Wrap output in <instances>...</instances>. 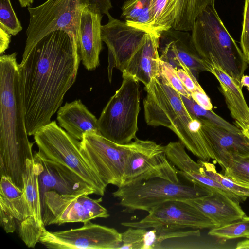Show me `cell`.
Instances as JSON below:
<instances>
[{
	"instance_id": "1",
	"label": "cell",
	"mask_w": 249,
	"mask_h": 249,
	"mask_svg": "<svg viewBox=\"0 0 249 249\" xmlns=\"http://www.w3.org/2000/svg\"><path fill=\"white\" fill-rule=\"evenodd\" d=\"M80 59L78 48L60 30L43 37L22 56L18 70L28 136L51 122L76 80Z\"/></svg>"
},
{
	"instance_id": "2",
	"label": "cell",
	"mask_w": 249,
	"mask_h": 249,
	"mask_svg": "<svg viewBox=\"0 0 249 249\" xmlns=\"http://www.w3.org/2000/svg\"><path fill=\"white\" fill-rule=\"evenodd\" d=\"M17 53L0 57V172L21 190L26 161L33 159L28 138Z\"/></svg>"
},
{
	"instance_id": "3",
	"label": "cell",
	"mask_w": 249,
	"mask_h": 249,
	"mask_svg": "<svg viewBox=\"0 0 249 249\" xmlns=\"http://www.w3.org/2000/svg\"><path fill=\"white\" fill-rule=\"evenodd\" d=\"M145 120L150 126L167 127L178 137L184 146L200 160H214L202 129L200 120L189 112L181 95L160 74L145 86Z\"/></svg>"
},
{
	"instance_id": "4",
	"label": "cell",
	"mask_w": 249,
	"mask_h": 249,
	"mask_svg": "<svg viewBox=\"0 0 249 249\" xmlns=\"http://www.w3.org/2000/svg\"><path fill=\"white\" fill-rule=\"evenodd\" d=\"M191 34L200 57L209 65L212 63L218 65L242 88L240 81L248 63L214 6H207L197 17Z\"/></svg>"
},
{
	"instance_id": "5",
	"label": "cell",
	"mask_w": 249,
	"mask_h": 249,
	"mask_svg": "<svg viewBox=\"0 0 249 249\" xmlns=\"http://www.w3.org/2000/svg\"><path fill=\"white\" fill-rule=\"evenodd\" d=\"M33 136L40 155L73 172L95 194L104 195L107 185L83 154L80 141L58 126L55 121L40 127Z\"/></svg>"
},
{
	"instance_id": "6",
	"label": "cell",
	"mask_w": 249,
	"mask_h": 249,
	"mask_svg": "<svg viewBox=\"0 0 249 249\" xmlns=\"http://www.w3.org/2000/svg\"><path fill=\"white\" fill-rule=\"evenodd\" d=\"M119 89L110 98L98 119L101 134L119 144L135 139L140 110L139 84L133 77L122 75Z\"/></svg>"
},
{
	"instance_id": "7",
	"label": "cell",
	"mask_w": 249,
	"mask_h": 249,
	"mask_svg": "<svg viewBox=\"0 0 249 249\" xmlns=\"http://www.w3.org/2000/svg\"><path fill=\"white\" fill-rule=\"evenodd\" d=\"M89 4V0H47L36 7H28L29 22L22 56L43 37L59 30L66 32L79 49L81 15Z\"/></svg>"
},
{
	"instance_id": "8",
	"label": "cell",
	"mask_w": 249,
	"mask_h": 249,
	"mask_svg": "<svg viewBox=\"0 0 249 249\" xmlns=\"http://www.w3.org/2000/svg\"><path fill=\"white\" fill-rule=\"evenodd\" d=\"M211 192L196 185L176 183L154 178L122 185L112 193L125 212L149 211L169 200H188L207 196Z\"/></svg>"
},
{
	"instance_id": "9",
	"label": "cell",
	"mask_w": 249,
	"mask_h": 249,
	"mask_svg": "<svg viewBox=\"0 0 249 249\" xmlns=\"http://www.w3.org/2000/svg\"><path fill=\"white\" fill-rule=\"evenodd\" d=\"M131 142L115 143L102 135L87 132L80 141V148L92 167L107 185L117 187L124 183V171Z\"/></svg>"
},
{
	"instance_id": "10",
	"label": "cell",
	"mask_w": 249,
	"mask_h": 249,
	"mask_svg": "<svg viewBox=\"0 0 249 249\" xmlns=\"http://www.w3.org/2000/svg\"><path fill=\"white\" fill-rule=\"evenodd\" d=\"M101 197L93 199L87 194L63 195L54 191L46 192L42 208L45 226L67 223H84L109 216L101 205Z\"/></svg>"
},
{
	"instance_id": "11",
	"label": "cell",
	"mask_w": 249,
	"mask_h": 249,
	"mask_svg": "<svg viewBox=\"0 0 249 249\" xmlns=\"http://www.w3.org/2000/svg\"><path fill=\"white\" fill-rule=\"evenodd\" d=\"M134 140L131 142L123 185L154 178L180 182L176 168L166 156L165 146L151 141Z\"/></svg>"
},
{
	"instance_id": "12",
	"label": "cell",
	"mask_w": 249,
	"mask_h": 249,
	"mask_svg": "<svg viewBox=\"0 0 249 249\" xmlns=\"http://www.w3.org/2000/svg\"><path fill=\"white\" fill-rule=\"evenodd\" d=\"M39 242L50 249H118L122 233L90 221L82 227L59 231H42Z\"/></svg>"
},
{
	"instance_id": "13",
	"label": "cell",
	"mask_w": 249,
	"mask_h": 249,
	"mask_svg": "<svg viewBox=\"0 0 249 249\" xmlns=\"http://www.w3.org/2000/svg\"><path fill=\"white\" fill-rule=\"evenodd\" d=\"M144 218L137 222H125V227L149 229L164 226L178 229H212L215 224L200 211L185 200H169L148 212Z\"/></svg>"
},
{
	"instance_id": "14",
	"label": "cell",
	"mask_w": 249,
	"mask_h": 249,
	"mask_svg": "<svg viewBox=\"0 0 249 249\" xmlns=\"http://www.w3.org/2000/svg\"><path fill=\"white\" fill-rule=\"evenodd\" d=\"M108 21L101 27L103 42L108 48V77L111 82L113 69L121 71L146 38L148 33L115 18L109 13Z\"/></svg>"
},
{
	"instance_id": "15",
	"label": "cell",
	"mask_w": 249,
	"mask_h": 249,
	"mask_svg": "<svg viewBox=\"0 0 249 249\" xmlns=\"http://www.w3.org/2000/svg\"><path fill=\"white\" fill-rule=\"evenodd\" d=\"M190 31L171 28L160 35L159 53L160 59L176 70L192 72L196 78L203 71L211 73V69L199 55L193 44Z\"/></svg>"
},
{
	"instance_id": "16",
	"label": "cell",
	"mask_w": 249,
	"mask_h": 249,
	"mask_svg": "<svg viewBox=\"0 0 249 249\" xmlns=\"http://www.w3.org/2000/svg\"><path fill=\"white\" fill-rule=\"evenodd\" d=\"M38 176L42 208L44 194L54 191L63 195L94 194L79 177L63 165L44 158L38 152L33 156Z\"/></svg>"
},
{
	"instance_id": "17",
	"label": "cell",
	"mask_w": 249,
	"mask_h": 249,
	"mask_svg": "<svg viewBox=\"0 0 249 249\" xmlns=\"http://www.w3.org/2000/svg\"><path fill=\"white\" fill-rule=\"evenodd\" d=\"M23 181L30 216L18 224L19 235L28 247L34 248L39 242V238L45 226L42 219L38 173L34 158L26 161Z\"/></svg>"
},
{
	"instance_id": "18",
	"label": "cell",
	"mask_w": 249,
	"mask_h": 249,
	"mask_svg": "<svg viewBox=\"0 0 249 249\" xmlns=\"http://www.w3.org/2000/svg\"><path fill=\"white\" fill-rule=\"evenodd\" d=\"M102 14L97 8L89 5L83 10L79 35V51L82 64L88 70L99 65L102 49L101 21Z\"/></svg>"
},
{
	"instance_id": "19",
	"label": "cell",
	"mask_w": 249,
	"mask_h": 249,
	"mask_svg": "<svg viewBox=\"0 0 249 249\" xmlns=\"http://www.w3.org/2000/svg\"><path fill=\"white\" fill-rule=\"evenodd\" d=\"M160 35L148 33L144 41L123 67L122 75H130L146 86L160 74L158 49Z\"/></svg>"
},
{
	"instance_id": "20",
	"label": "cell",
	"mask_w": 249,
	"mask_h": 249,
	"mask_svg": "<svg viewBox=\"0 0 249 249\" xmlns=\"http://www.w3.org/2000/svg\"><path fill=\"white\" fill-rule=\"evenodd\" d=\"M208 144L218 163L231 155H249V139L243 133H235L199 119Z\"/></svg>"
},
{
	"instance_id": "21",
	"label": "cell",
	"mask_w": 249,
	"mask_h": 249,
	"mask_svg": "<svg viewBox=\"0 0 249 249\" xmlns=\"http://www.w3.org/2000/svg\"><path fill=\"white\" fill-rule=\"evenodd\" d=\"M211 220L216 227L240 219L246 216L239 203L218 192L206 196L185 200Z\"/></svg>"
},
{
	"instance_id": "22",
	"label": "cell",
	"mask_w": 249,
	"mask_h": 249,
	"mask_svg": "<svg viewBox=\"0 0 249 249\" xmlns=\"http://www.w3.org/2000/svg\"><path fill=\"white\" fill-rule=\"evenodd\" d=\"M57 120L61 127L74 138L81 141L87 132L101 135L98 119L80 100L66 102L59 108Z\"/></svg>"
},
{
	"instance_id": "23",
	"label": "cell",
	"mask_w": 249,
	"mask_h": 249,
	"mask_svg": "<svg viewBox=\"0 0 249 249\" xmlns=\"http://www.w3.org/2000/svg\"><path fill=\"white\" fill-rule=\"evenodd\" d=\"M211 73L219 82L221 92L235 126L242 131L249 125V107L242 93V88L214 63L209 64Z\"/></svg>"
},
{
	"instance_id": "24",
	"label": "cell",
	"mask_w": 249,
	"mask_h": 249,
	"mask_svg": "<svg viewBox=\"0 0 249 249\" xmlns=\"http://www.w3.org/2000/svg\"><path fill=\"white\" fill-rule=\"evenodd\" d=\"M0 211L13 217L18 224L30 216L28 203L23 190L16 186L10 178L1 176Z\"/></svg>"
},
{
	"instance_id": "25",
	"label": "cell",
	"mask_w": 249,
	"mask_h": 249,
	"mask_svg": "<svg viewBox=\"0 0 249 249\" xmlns=\"http://www.w3.org/2000/svg\"><path fill=\"white\" fill-rule=\"evenodd\" d=\"M215 0H173L176 8L173 28L191 31L197 17L208 6H214Z\"/></svg>"
},
{
	"instance_id": "26",
	"label": "cell",
	"mask_w": 249,
	"mask_h": 249,
	"mask_svg": "<svg viewBox=\"0 0 249 249\" xmlns=\"http://www.w3.org/2000/svg\"><path fill=\"white\" fill-rule=\"evenodd\" d=\"M121 18L127 24L148 33L151 23L150 0H127L122 7Z\"/></svg>"
},
{
	"instance_id": "27",
	"label": "cell",
	"mask_w": 249,
	"mask_h": 249,
	"mask_svg": "<svg viewBox=\"0 0 249 249\" xmlns=\"http://www.w3.org/2000/svg\"><path fill=\"white\" fill-rule=\"evenodd\" d=\"M145 229L142 237V249H158L161 243L168 239L188 236H199V230L184 231L182 229L159 226Z\"/></svg>"
},
{
	"instance_id": "28",
	"label": "cell",
	"mask_w": 249,
	"mask_h": 249,
	"mask_svg": "<svg viewBox=\"0 0 249 249\" xmlns=\"http://www.w3.org/2000/svg\"><path fill=\"white\" fill-rule=\"evenodd\" d=\"M218 164L222 168L224 175L235 182L249 188V155H229Z\"/></svg>"
},
{
	"instance_id": "29",
	"label": "cell",
	"mask_w": 249,
	"mask_h": 249,
	"mask_svg": "<svg viewBox=\"0 0 249 249\" xmlns=\"http://www.w3.org/2000/svg\"><path fill=\"white\" fill-rule=\"evenodd\" d=\"M169 4V0H150L151 20L148 33L160 34L173 27Z\"/></svg>"
},
{
	"instance_id": "30",
	"label": "cell",
	"mask_w": 249,
	"mask_h": 249,
	"mask_svg": "<svg viewBox=\"0 0 249 249\" xmlns=\"http://www.w3.org/2000/svg\"><path fill=\"white\" fill-rule=\"evenodd\" d=\"M200 170L204 174L214 179L225 188L236 195L245 197H249V188L235 182L224 174L218 173L215 165L208 161L197 160Z\"/></svg>"
},
{
	"instance_id": "31",
	"label": "cell",
	"mask_w": 249,
	"mask_h": 249,
	"mask_svg": "<svg viewBox=\"0 0 249 249\" xmlns=\"http://www.w3.org/2000/svg\"><path fill=\"white\" fill-rule=\"evenodd\" d=\"M181 96L189 112L198 118L208 121L216 125L232 132H242L240 129L217 115L212 110H209L204 108L191 98H188L182 95Z\"/></svg>"
},
{
	"instance_id": "32",
	"label": "cell",
	"mask_w": 249,
	"mask_h": 249,
	"mask_svg": "<svg viewBox=\"0 0 249 249\" xmlns=\"http://www.w3.org/2000/svg\"><path fill=\"white\" fill-rule=\"evenodd\" d=\"M208 234L225 239H249V217L246 215L240 219L212 228Z\"/></svg>"
},
{
	"instance_id": "33",
	"label": "cell",
	"mask_w": 249,
	"mask_h": 249,
	"mask_svg": "<svg viewBox=\"0 0 249 249\" xmlns=\"http://www.w3.org/2000/svg\"><path fill=\"white\" fill-rule=\"evenodd\" d=\"M0 27L12 36L22 29L10 0H0Z\"/></svg>"
},
{
	"instance_id": "34",
	"label": "cell",
	"mask_w": 249,
	"mask_h": 249,
	"mask_svg": "<svg viewBox=\"0 0 249 249\" xmlns=\"http://www.w3.org/2000/svg\"><path fill=\"white\" fill-rule=\"evenodd\" d=\"M160 70L171 86L181 95L191 98V94L178 77L177 70L169 63L160 59Z\"/></svg>"
},
{
	"instance_id": "35",
	"label": "cell",
	"mask_w": 249,
	"mask_h": 249,
	"mask_svg": "<svg viewBox=\"0 0 249 249\" xmlns=\"http://www.w3.org/2000/svg\"><path fill=\"white\" fill-rule=\"evenodd\" d=\"M240 46L245 59L248 64H249V0H245Z\"/></svg>"
},
{
	"instance_id": "36",
	"label": "cell",
	"mask_w": 249,
	"mask_h": 249,
	"mask_svg": "<svg viewBox=\"0 0 249 249\" xmlns=\"http://www.w3.org/2000/svg\"><path fill=\"white\" fill-rule=\"evenodd\" d=\"M177 71L178 77L190 94L204 91L192 72H186L181 69H177Z\"/></svg>"
},
{
	"instance_id": "37",
	"label": "cell",
	"mask_w": 249,
	"mask_h": 249,
	"mask_svg": "<svg viewBox=\"0 0 249 249\" xmlns=\"http://www.w3.org/2000/svg\"><path fill=\"white\" fill-rule=\"evenodd\" d=\"M16 221L11 216L0 211V224L7 233L15 231L16 227Z\"/></svg>"
},
{
	"instance_id": "38",
	"label": "cell",
	"mask_w": 249,
	"mask_h": 249,
	"mask_svg": "<svg viewBox=\"0 0 249 249\" xmlns=\"http://www.w3.org/2000/svg\"><path fill=\"white\" fill-rule=\"evenodd\" d=\"M191 98L201 107L207 110H212L213 105L210 99L204 91H198L191 94Z\"/></svg>"
},
{
	"instance_id": "39",
	"label": "cell",
	"mask_w": 249,
	"mask_h": 249,
	"mask_svg": "<svg viewBox=\"0 0 249 249\" xmlns=\"http://www.w3.org/2000/svg\"><path fill=\"white\" fill-rule=\"evenodd\" d=\"M90 5L98 9L102 14L107 15L112 8L111 0H89Z\"/></svg>"
},
{
	"instance_id": "40",
	"label": "cell",
	"mask_w": 249,
	"mask_h": 249,
	"mask_svg": "<svg viewBox=\"0 0 249 249\" xmlns=\"http://www.w3.org/2000/svg\"><path fill=\"white\" fill-rule=\"evenodd\" d=\"M11 35L0 27V53L1 55L8 48Z\"/></svg>"
},
{
	"instance_id": "41",
	"label": "cell",
	"mask_w": 249,
	"mask_h": 249,
	"mask_svg": "<svg viewBox=\"0 0 249 249\" xmlns=\"http://www.w3.org/2000/svg\"><path fill=\"white\" fill-rule=\"evenodd\" d=\"M235 249H249V239L241 241L237 243Z\"/></svg>"
},
{
	"instance_id": "42",
	"label": "cell",
	"mask_w": 249,
	"mask_h": 249,
	"mask_svg": "<svg viewBox=\"0 0 249 249\" xmlns=\"http://www.w3.org/2000/svg\"><path fill=\"white\" fill-rule=\"evenodd\" d=\"M241 86L246 87L249 92V75H244L240 81Z\"/></svg>"
},
{
	"instance_id": "43",
	"label": "cell",
	"mask_w": 249,
	"mask_h": 249,
	"mask_svg": "<svg viewBox=\"0 0 249 249\" xmlns=\"http://www.w3.org/2000/svg\"><path fill=\"white\" fill-rule=\"evenodd\" d=\"M21 6L22 7H30L31 5L34 0H18Z\"/></svg>"
},
{
	"instance_id": "44",
	"label": "cell",
	"mask_w": 249,
	"mask_h": 249,
	"mask_svg": "<svg viewBox=\"0 0 249 249\" xmlns=\"http://www.w3.org/2000/svg\"><path fill=\"white\" fill-rule=\"evenodd\" d=\"M243 133L249 139V125L244 130L242 131Z\"/></svg>"
},
{
	"instance_id": "45",
	"label": "cell",
	"mask_w": 249,
	"mask_h": 249,
	"mask_svg": "<svg viewBox=\"0 0 249 249\" xmlns=\"http://www.w3.org/2000/svg\"><path fill=\"white\" fill-rule=\"evenodd\" d=\"M249 65V64H248Z\"/></svg>"
}]
</instances>
